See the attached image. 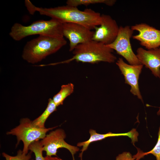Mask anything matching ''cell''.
Returning a JSON list of instances; mask_svg holds the SVG:
<instances>
[{
    "instance_id": "17",
    "label": "cell",
    "mask_w": 160,
    "mask_h": 160,
    "mask_svg": "<svg viewBox=\"0 0 160 160\" xmlns=\"http://www.w3.org/2000/svg\"><path fill=\"white\" fill-rule=\"evenodd\" d=\"M137 153L133 156L135 159L140 160L145 156L149 154H152L156 158V160H160V126L158 133V138L157 143L153 148L147 152H143L137 148Z\"/></svg>"
},
{
    "instance_id": "2",
    "label": "cell",
    "mask_w": 160,
    "mask_h": 160,
    "mask_svg": "<svg viewBox=\"0 0 160 160\" xmlns=\"http://www.w3.org/2000/svg\"><path fill=\"white\" fill-rule=\"evenodd\" d=\"M113 52L106 45L91 40L77 46L72 51L73 56L71 58L51 65L68 63L73 61L91 64L100 62L114 63L117 58Z\"/></svg>"
},
{
    "instance_id": "22",
    "label": "cell",
    "mask_w": 160,
    "mask_h": 160,
    "mask_svg": "<svg viewBox=\"0 0 160 160\" xmlns=\"http://www.w3.org/2000/svg\"><path fill=\"white\" fill-rule=\"evenodd\" d=\"M45 160H63L57 156H46L44 157Z\"/></svg>"
},
{
    "instance_id": "16",
    "label": "cell",
    "mask_w": 160,
    "mask_h": 160,
    "mask_svg": "<svg viewBox=\"0 0 160 160\" xmlns=\"http://www.w3.org/2000/svg\"><path fill=\"white\" fill-rule=\"evenodd\" d=\"M116 2L115 0H68L66 4L67 5L76 7L81 5L87 6L97 4H103L111 6L114 5Z\"/></svg>"
},
{
    "instance_id": "4",
    "label": "cell",
    "mask_w": 160,
    "mask_h": 160,
    "mask_svg": "<svg viewBox=\"0 0 160 160\" xmlns=\"http://www.w3.org/2000/svg\"><path fill=\"white\" fill-rule=\"evenodd\" d=\"M63 24L57 20L52 19L48 20H37L26 26L15 23L12 26L9 34L13 39L16 41H19L28 36L35 35L63 37Z\"/></svg>"
},
{
    "instance_id": "3",
    "label": "cell",
    "mask_w": 160,
    "mask_h": 160,
    "mask_svg": "<svg viewBox=\"0 0 160 160\" xmlns=\"http://www.w3.org/2000/svg\"><path fill=\"white\" fill-rule=\"evenodd\" d=\"M66 44L64 37L39 35L27 42L23 48L22 57L29 63H37L55 53Z\"/></svg>"
},
{
    "instance_id": "13",
    "label": "cell",
    "mask_w": 160,
    "mask_h": 160,
    "mask_svg": "<svg viewBox=\"0 0 160 160\" xmlns=\"http://www.w3.org/2000/svg\"><path fill=\"white\" fill-rule=\"evenodd\" d=\"M90 137L89 139L85 141L78 143L77 145L78 147H82L81 150L79 157L80 160H83L82 155L84 151L87 150L89 145L92 143L103 140L106 138L119 136H127L131 140L132 144L135 145V143L138 141L139 133L135 129L133 128L129 131L123 133H113L111 132L104 134L97 133L95 130L91 129L89 131Z\"/></svg>"
},
{
    "instance_id": "5",
    "label": "cell",
    "mask_w": 160,
    "mask_h": 160,
    "mask_svg": "<svg viewBox=\"0 0 160 160\" xmlns=\"http://www.w3.org/2000/svg\"><path fill=\"white\" fill-rule=\"evenodd\" d=\"M57 126L49 128H41L34 125L32 121L28 118L21 119L19 124L7 132V135H15L17 139V146L20 141L23 142V147L22 151L25 154L28 153V147L33 142L42 139L46 133Z\"/></svg>"
},
{
    "instance_id": "23",
    "label": "cell",
    "mask_w": 160,
    "mask_h": 160,
    "mask_svg": "<svg viewBox=\"0 0 160 160\" xmlns=\"http://www.w3.org/2000/svg\"><path fill=\"white\" fill-rule=\"evenodd\" d=\"M159 108V109L157 113V115L158 116H159L160 115V107Z\"/></svg>"
},
{
    "instance_id": "21",
    "label": "cell",
    "mask_w": 160,
    "mask_h": 160,
    "mask_svg": "<svg viewBox=\"0 0 160 160\" xmlns=\"http://www.w3.org/2000/svg\"><path fill=\"white\" fill-rule=\"evenodd\" d=\"M25 4L30 13L33 14L35 12L34 10L35 6L33 5L29 0H25Z\"/></svg>"
},
{
    "instance_id": "14",
    "label": "cell",
    "mask_w": 160,
    "mask_h": 160,
    "mask_svg": "<svg viewBox=\"0 0 160 160\" xmlns=\"http://www.w3.org/2000/svg\"><path fill=\"white\" fill-rule=\"evenodd\" d=\"M57 106L52 99L49 98L47 108L43 113L38 117L32 121L33 124L41 128H44L45 121L49 116L57 110Z\"/></svg>"
},
{
    "instance_id": "1",
    "label": "cell",
    "mask_w": 160,
    "mask_h": 160,
    "mask_svg": "<svg viewBox=\"0 0 160 160\" xmlns=\"http://www.w3.org/2000/svg\"><path fill=\"white\" fill-rule=\"evenodd\" d=\"M41 15H46L62 23H71L81 25L89 29H94L101 22V15L90 8L83 11L77 7L68 5L55 7L34 8Z\"/></svg>"
},
{
    "instance_id": "11",
    "label": "cell",
    "mask_w": 160,
    "mask_h": 160,
    "mask_svg": "<svg viewBox=\"0 0 160 160\" xmlns=\"http://www.w3.org/2000/svg\"><path fill=\"white\" fill-rule=\"evenodd\" d=\"M131 28L139 33L132 36L140 42V44L149 50L160 47V30L145 23L132 26Z\"/></svg>"
},
{
    "instance_id": "20",
    "label": "cell",
    "mask_w": 160,
    "mask_h": 160,
    "mask_svg": "<svg viewBox=\"0 0 160 160\" xmlns=\"http://www.w3.org/2000/svg\"><path fill=\"white\" fill-rule=\"evenodd\" d=\"M116 160H138L133 157L129 152L125 151L119 154L116 157Z\"/></svg>"
},
{
    "instance_id": "6",
    "label": "cell",
    "mask_w": 160,
    "mask_h": 160,
    "mask_svg": "<svg viewBox=\"0 0 160 160\" xmlns=\"http://www.w3.org/2000/svg\"><path fill=\"white\" fill-rule=\"evenodd\" d=\"M134 32L129 26L119 27L117 36L111 44L106 45L116 51L131 65L141 64L136 55L133 52L130 39Z\"/></svg>"
},
{
    "instance_id": "15",
    "label": "cell",
    "mask_w": 160,
    "mask_h": 160,
    "mask_svg": "<svg viewBox=\"0 0 160 160\" xmlns=\"http://www.w3.org/2000/svg\"><path fill=\"white\" fill-rule=\"evenodd\" d=\"M74 89V85L72 83L62 85L59 92L52 98L57 106L62 105L67 97L73 93Z\"/></svg>"
},
{
    "instance_id": "7",
    "label": "cell",
    "mask_w": 160,
    "mask_h": 160,
    "mask_svg": "<svg viewBox=\"0 0 160 160\" xmlns=\"http://www.w3.org/2000/svg\"><path fill=\"white\" fill-rule=\"evenodd\" d=\"M66 137L64 130L61 129H57L47 134L44 138L40 140L43 151L46 152V156H57V150L64 148L71 153L73 160H75L74 155L79 151V148L66 142L64 140Z\"/></svg>"
},
{
    "instance_id": "12",
    "label": "cell",
    "mask_w": 160,
    "mask_h": 160,
    "mask_svg": "<svg viewBox=\"0 0 160 160\" xmlns=\"http://www.w3.org/2000/svg\"><path fill=\"white\" fill-rule=\"evenodd\" d=\"M136 52L141 64L149 69L156 77L160 78V47L149 50L140 47Z\"/></svg>"
},
{
    "instance_id": "18",
    "label": "cell",
    "mask_w": 160,
    "mask_h": 160,
    "mask_svg": "<svg viewBox=\"0 0 160 160\" xmlns=\"http://www.w3.org/2000/svg\"><path fill=\"white\" fill-rule=\"evenodd\" d=\"M29 150L33 152L35 160H45L43 155V148L40 140L35 141L31 144L28 147Z\"/></svg>"
},
{
    "instance_id": "10",
    "label": "cell",
    "mask_w": 160,
    "mask_h": 160,
    "mask_svg": "<svg viewBox=\"0 0 160 160\" xmlns=\"http://www.w3.org/2000/svg\"><path fill=\"white\" fill-rule=\"evenodd\" d=\"M121 73L124 76L125 83L131 87L130 92L134 95L143 102V98L139 88L138 80L143 65H131L124 62L119 58L116 62Z\"/></svg>"
},
{
    "instance_id": "8",
    "label": "cell",
    "mask_w": 160,
    "mask_h": 160,
    "mask_svg": "<svg viewBox=\"0 0 160 160\" xmlns=\"http://www.w3.org/2000/svg\"><path fill=\"white\" fill-rule=\"evenodd\" d=\"M63 24V35L69 41L70 51L78 45L92 40L94 31L85 26L71 23Z\"/></svg>"
},
{
    "instance_id": "19",
    "label": "cell",
    "mask_w": 160,
    "mask_h": 160,
    "mask_svg": "<svg viewBox=\"0 0 160 160\" xmlns=\"http://www.w3.org/2000/svg\"><path fill=\"white\" fill-rule=\"evenodd\" d=\"M31 152L27 154H24L22 150H18L15 156L9 155L5 152L2 153V156L6 160H33L31 159Z\"/></svg>"
},
{
    "instance_id": "9",
    "label": "cell",
    "mask_w": 160,
    "mask_h": 160,
    "mask_svg": "<svg viewBox=\"0 0 160 160\" xmlns=\"http://www.w3.org/2000/svg\"><path fill=\"white\" fill-rule=\"evenodd\" d=\"M100 26L95 27L92 40L106 45L112 43L118 33L119 27L116 20L109 15H101Z\"/></svg>"
}]
</instances>
